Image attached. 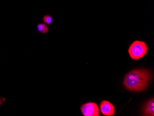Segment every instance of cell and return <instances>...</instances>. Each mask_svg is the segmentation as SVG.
<instances>
[{
	"label": "cell",
	"instance_id": "obj_2",
	"mask_svg": "<svg viewBox=\"0 0 154 116\" xmlns=\"http://www.w3.org/2000/svg\"><path fill=\"white\" fill-rule=\"evenodd\" d=\"M148 47L145 42L142 41H135L129 48L128 53L131 58L138 60L145 56L147 52Z\"/></svg>",
	"mask_w": 154,
	"mask_h": 116
},
{
	"label": "cell",
	"instance_id": "obj_7",
	"mask_svg": "<svg viewBox=\"0 0 154 116\" xmlns=\"http://www.w3.org/2000/svg\"><path fill=\"white\" fill-rule=\"evenodd\" d=\"M43 21L46 24L48 25H50L52 22V18L50 15H45L43 17Z\"/></svg>",
	"mask_w": 154,
	"mask_h": 116
},
{
	"label": "cell",
	"instance_id": "obj_3",
	"mask_svg": "<svg viewBox=\"0 0 154 116\" xmlns=\"http://www.w3.org/2000/svg\"><path fill=\"white\" fill-rule=\"evenodd\" d=\"M81 111L85 116H99V108L96 103L89 102L81 106Z\"/></svg>",
	"mask_w": 154,
	"mask_h": 116
},
{
	"label": "cell",
	"instance_id": "obj_6",
	"mask_svg": "<svg viewBox=\"0 0 154 116\" xmlns=\"http://www.w3.org/2000/svg\"><path fill=\"white\" fill-rule=\"evenodd\" d=\"M39 32L43 34H45L48 32L49 28L46 25L44 24H39L37 26Z\"/></svg>",
	"mask_w": 154,
	"mask_h": 116
},
{
	"label": "cell",
	"instance_id": "obj_1",
	"mask_svg": "<svg viewBox=\"0 0 154 116\" xmlns=\"http://www.w3.org/2000/svg\"><path fill=\"white\" fill-rule=\"evenodd\" d=\"M152 79L151 73L144 69L131 71L125 76L123 83L130 91L141 92L147 88Z\"/></svg>",
	"mask_w": 154,
	"mask_h": 116
},
{
	"label": "cell",
	"instance_id": "obj_8",
	"mask_svg": "<svg viewBox=\"0 0 154 116\" xmlns=\"http://www.w3.org/2000/svg\"><path fill=\"white\" fill-rule=\"evenodd\" d=\"M2 103V100L1 99H0V105H1Z\"/></svg>",
	"mask_w": 154,
	"mask_h": 116
},
{
	"label": "cell",
	"instance_id": "obj_4",
	"mask_svg": "<svg viewBox=\"0 0 154 116\" xmlns=\"http://www.w3.org/2000/svg\"><path fill=\"white\" fill-rule=\"evenodd\" d=\"M100 109L102 114L104 116H112L116 113V109L114 105L106 100H103L101 102Z\"/></svg>",
	"mask_w": 154,
	"mask_h": 116
},
{
	"label": "cell",
	"instance_id": "obj_5",
	"mask_svg": "<svg viewBox=\"0 0 154 116\" xmlns=\"http://www.w3.org/2000/svg\"><path fill=\"white\" fill-rule=\"evenodd\" d=\"M154 99H150L146 104L143 110L144 116H154Z\"/></svg>",
	"mask_w": 154,
	"mask_h": 116
}]
</instances>
